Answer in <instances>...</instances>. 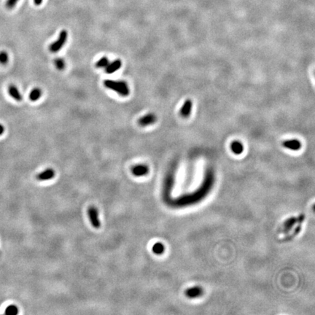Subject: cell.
<instances>
[{
    "label": "cell",
    "instance_id": "cell-4",
    "mask_svg": "<svg viewBox=\"0 0 315 315\" xmlns=\"http://www.w3.org/2000/svg\"><path fill=\"white\" fill-rule=\"evenodd\" d=\"M157 121V117L155 114L153 113H149L147 114V115H144L142 117L138 120V124L140 126L145 127L147 126L152 125V124H154Z\"/></svg>",
    "mask_w": 315,
    "mask_h": 315
},
{
    "label": "cell",
    "instance_id": "cell-6",
    "mask_svg": "<svg viewBox=\"0 0 315 315\" xmlns=\"http://www.w3.org/2000/svg\"><path fill=\"white\" fill-rule=\"evenodd\" d=\"M122 66V62L120 59L114 61L112 63H109L108 65L104 68V72L107 74H113L121 69Z\"/></svg>",
    "mask_w": 315,
    "mask_h": 315
},
{
    "label": "cell",
    "instance_id": "cell-11",
    "mask_svg": "<svg viewBox=\"0 0 315 315\" xmlns=\"http://www.w3.org/2000/svg\"><path fill=\"white\" fill-rule=\"evenodd\" d=\"M202 288L200 287H192V288H190V289H188V290L186 291V296H188V297L190 298H195L196 297H198V296H200L202 294Z\"/></svg>",
    "mask_w": 315,
    "mask_h": 315
},
{
    "label": "cell",
    "instance_id": "cell-20",
    "mask_svg": "<svg viewBox=\"0 0 315 315\" xmlns=\"http://www.w3.org/2000/svg\"><path fill=\"white\" fill-rule=\"evenodd\" d=\"M4 132H5V127L2 124H0V136L2 135Z\"/></svg>",
    "mask_w": 315,
    "mask_h": 315
},
{
    "label": "cell",
    "instance_id": "cell-8",
    "mask_svg": "<svg viewBox=\"0 0 315 315\" xmlns=\"http://www.w3.org/2000/svg\"><path fill=\"white\" fill-rule=\"evenodd\" d=\"M282 145L284 147L292 150H298L301 147V143L298 139H289L284 141Z\"/></svg>",
    "mask_w": 315,
    "mask_h": 315
},
{
    "label": "cell",
    "instance_id": "cell-3",
    "mask_svg": "<svg viewBox=\"0 0 315 315\" xmlns=\"http://www.w3.org/2000/svg\"><path fill=\"white\" fill-rule=\"evenodd\" d=\"M88 215L92 226L96 229L101 227V222L99 217V212L95 206H90L88 209Z\"/></svg>",
    "mask_w": 315,
    "mask_h": 315
},
{
    "label": "cell",
    "instance_id": "cell-10",
    "mask_svg": "<svg viewBox=\"0 0 315 315\" xmlns=\"http://www.w3.org/2000/svg\"><path fill=\"white\" fill-rule=\"evenodd\" d=\"M8 93H9L10 96L13 97L15 101H21L22 100V96L21 93H20V91H18V88L15 85H9V87H8Z\"/></svg>",
    "mask_w": 315,
    "mask_h": 315
},
{
    "label": "cell",
    "instance_id": "cell-16",
    "mask_svg": "<svg viewBox=\"0 0 315 315\" xmlns=\"http://www.w3.org/2000/svg\"><path fill=\"white\" fill-rule=\"evenodd\" d=\"M109 63V62L108 58H107V57L104 56V57H102V58H101L100 60H99L98 62H96V68H99V69L105 68L107 66V65H108Z\"/></svg>",
    "mask_w": 315,
    "mask_h": 315
},
{
    "label": "cell",
    "instance_id": "cell-9",
    "mask_svg": "<svg viewBox=\"0 0 315 315\" xmlns=\"http://www.w3.org/2000/svg\"><path fill=\"white\" fill-rule=\"evenodd\" d=\"M192 106H193L192 101L190 100V99H187V100L184 102L182 108L180 109V115L184 117H188L189 115H190V113H191Z\"/></svg>",
    "mask_w": 315,
    "mask_h": 315
},
{
    "label": "cell",
    "instance_id": "cell-2",
    "mask_svg": "<svg viewBox=\"0 0 315 315\" xmlns=\"http://www.w3.org/2000/svg\"><path fill=\"white\" fill-rule=\"evenodd\" d=\"M68 33L66 30H62L60 32L58 38L53 43H52L50 45V51L52 53H56L62 49L63 46L66 44V40H67Z\"/></svg>",
    "mask_w": 315,
    "mask_h": 315
},
{
    "label": "cell",
    "instance_id": "cell-15",
    "mask_svg": "<svg viewBox=\"0 0 315 315\" xmlns=\"http://www.w3.org/2000/svg\"><path fill=\"white\" fill-rule=\"evenodd\" d=\"M18 314V308L15 305H10L5 309V314L6 315H16Z\"/></svg>",
    "mask_w": 315,
    "mask_h": 315
},
{
    "label": "cell",
    "instance_id": "cell-19",
    "mask_svg": "<svg viewBox=\"0 0 315 315\" xmlns=\"http://www.w3.org/2000/svg\"><path fill=\"white\" fill-rule=\"evenodd\" d=\"M18 2V0H7V2H6V7L7 8V9H13V8L15 7V6L16 4H17V2Z\"/></svg>",
    "mask_w": 315,
    "mask_h": 315
},
{
    "label": "cell",
    "instance_id": "cell-1",
    "mask_svg": "<svg viewBox=\"0 0 315 315\" xmlns=\"http://www.w3.org/2000/svg\"><path fill=\"white\" fill-rule=\"evenodd\" d=\"M104 85L106 88L115 91L121 96H128L130 93L129 87L125 81L105 80L104 81Z\"/></svg>",
    "mask_w": 315,
    "mask_h": 315
},
{
    "label": "cell",
    "instance_id": "cell-17",
    "mask_svg": "<svg viewBox=\"0 0 315 315\" xmlns=\"http://www.w3.org/2000/svg\"><path fill=\"white\" fill-rule=\"evenodd\" d=\"M54 64H55V66H56V67L60 71L64 70L65 69V66H66L65 61L62 58H56V59L54 61Z\"/></svg>",
    "mask_w": 315,
    "mask_h": 315
},
{
    "label": "cell",
    "instance_id": "cell-7",
    "mask_svg": "<svg viewBox=\"0 0 315 315\" xmlns=\"http://www.w3.org/2000/svg\"><path fill=\"white\" fill-rule=\"evenodd\" d=\"M54 177L55 171L53 169H52V168H47V169L45 170L44 172L38 174L37 175H36V180H38L39 181H45L51 180V179L53 178Z\"/></svg>",
    "mask_w": 315,
    "mask_h": 315
},
{
    "label": "cell",
    "instance_id": "cell-14",
    "mask_svg": "<svg viewBox=\"0 0 315 315\" xmlns=\"http://www.w3.org/2000/svg\"><path fill=\"white\" fill-rule=\"evenodd\" d=\"M164 249H165V247H164V245L160 242L155 243L153 245V247H152V252H153V253L156 254V255H161V254H163Z\"/></svg>",
    "mask_w": 315,
    "mask_h": 315
},
{
    "label": "cell",
    "instance_id": "cell-5",
    "mask_svg": "<svg viewBox=\"0 0 315 315\" xmlns=\"http://www.w3.org/2000/svg\"><path fill=\"white\" fill-rule=\"evenodd\" d=\"M131 172L136 177H142L148 174L149 168L145 164H139V165L133 166L131 168Z\"/></svg>",
    "mask_w": 315,
    "mask_h": 315
},
{
    "label": "cell",
    "instance_id": "cell-12",
    "mask_svg": "<svg viewBox=\"0 0 315 315\" xmlns=\"http://www.w3.org/2000/svg\"><path fill=\"white\" fill-rule=\"evenodd\" d=\"M231 150H232L233 153L236 154V155H239V154H241L244 150L243 145L240 142H238V141H235V142H232V143H231Z\"/></svg>",
    "mask_w": 315,
    "mask_h": 315
},
{
    "label": "cell",
    "instance_id": "cell-18",
    "mask_svg": "<svg viewBox=\"0 0 315 315\" xmlns=\"http://www.w3.org/2000/svg\"><path fill=\"white\" fill-rule=\"evenodd\" d=\"M8 61H9V57H8V54L6 51H0V64L2 65H5L8 63Z\"/></svg>",
    "mask_w": 315,
    "mask_h": 315
},
{
    "label": "cell",
    "instance_id": "cell-21",
    "mask_svg": "<svg viewBox=\"0 0 315 315\" xmlns=\"http://www.w3.org/2000/svg\"><path fill=\"white\" fill-rule=\"evenodd\" d=\"M34 2L36 5H40L42 3V0H34Z\"/></svg>",
    "mask_w": 315,
    "mask_h": 315
},
{
    "label": "cell",
    "instance_id": "cell-13",
    "mask_svg": "<svg viewBox=\"0 0 315 315\" xmlns=\"http://www.w3.org/2000/svg\"><path fill=\"white\" fill-rule=\"evenodd\" d=\"M42 96V91L40 88H35L30 92L29 99L32 101H36Z\"/></svg>",
    "mask_w": 315,
    "mask_h": 315
}]
</instances>
